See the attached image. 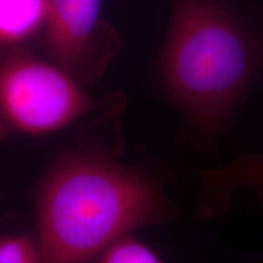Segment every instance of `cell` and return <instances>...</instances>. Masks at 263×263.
I'll list each match as a JSON object with an SVG mask.
<instances>
[{
	"mask_svg": "<svg viewBox=\"0 0 263 263\" xmlns=\"http://www.w3.org/2000/svg\"><path fill=\"white\" fill-rule=\"evenodd\" d=\"M91 263H166L157 252L137 238L134 233L127 234L108 245Z\"/></svg>",
	"mask_w": 263,
	"mask_h": 263,
	"instance_id": "52a82bcc",
	"label": "cell"
},
{
	"mask_svg": "<svg viewBox=\"0 0 263 263\" xmlns=\"http://www.w3.org/2000/svg\"><path fill=\"white\" fill-rule=\"evenodd\" d=\"M126 104L122 93L93 97L51 60L24 49L0 57V120L11 133L48 136Z\"/></svg>",
	"mask_w": 263,
	"mask_h": 263,
	"instance_id": "3957f363",
	"label": "cell"
},
{
	"mask_svg": "<svg viewBox=\"0 0 263 263\" xmlns=\"http://www.w3.org/2000/svg\"><path fill=\"white\" fill-rule=\"evenodd\" d=\"M124 108L95 117L78 146L62 151L38 182L35 236L44 263H91L117 239L182 217L155 170L121 160Z\"/></svg>",
	"mask_w": 263,
	"mask_h": 263,
	"instance_id": "6da1fadb",
	"label": "cell"
},
{
	"mask_svg": "<svg viewBox=\"0 0 263 263\" xmlns=\"http://www.w3.org/2000/svg\"><path fill=\"white\" fill-rule=\"evenodd\" d=\"M43 35L49 60L84 87L103 78L122 47L103 0H50Z\"/></svg>",
	"mask_w": 263,
	"mask_h": 263,
	"instance_id": "277c9868",
	"label": "cell"
},
{
	"mask_svg": "<svg viewBox=\"0 0 263 263\" xmlns=\"http://www.w3.org/2000/svg\"><path fill=\"white\" fill-rule=\"evenodd\" d=\"M196 173L200 186L194 215L199 221H213L226 215L232 199L242 189L251 190L263 209V151H242L224 167Z\"/></svg>",
	"mask_w": 263,
	"mask_h": 263,
	"instance_id": "5b68a950",
	"label": "cell"
},
{
	"mask_svg": "<svg viewBox=\"0 0 263 263\" xmlns=\"http://www.w3.org/2000/svg\"><path fill=\"white\" fill-rule=\"evenodd\" d=\"M0 263H44L37 236L0 235Z\"/></svg>",
	"mask_w": 263,
	"mask_h": 263,
	"instance_id": "ba28073f",
	"label": "cell"
},
{
	"mask_svg": "<svg viewBox=\"0 0 263 263\" xmlns=\"http://www.w3.org/2000/svg\"><path fill=\"white\" fill-rule=\"evenodd\" d=\"M262 77V16L232 0H172L156 83L197 141L215 144Z\"/></svg>",
	"mask_w": 263,
	"mask_h": 263,
	"instance_id": "7a4b0ae2",
	"label": "cell"
},
{
	"mask_svg": "<svg viewBox=\"0 0 263 263\" xmlns=\"http://www.w3.org/2000/svg\"><path fill=\"white\" fill-rule=\"evenodd\" d=\"M10 134H11V130H10L8 126L0 120V144H2L4 140L8 139Z\"/></svg>",
	"mask_w": 263,
	"mask_h": 263,
	"instance_id": "9c48e42d",
	"label": "cell"
},
{
	"mask_svg": "<svg viewBox=\"0 0 263 263\" xmlns=\"http://www.w3.org/2000/svg\"><path fill=\"white\" fill-rule=\"evenodd\" d=\"M50 0H0V49L21 50L44 32Z\"/></svg>",
	"mask_w": 263,
	"mask_h": 263,
	"instance_id": "8992f818",
	"label": "cell"
}]
</instances>
